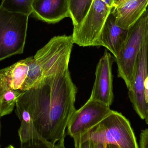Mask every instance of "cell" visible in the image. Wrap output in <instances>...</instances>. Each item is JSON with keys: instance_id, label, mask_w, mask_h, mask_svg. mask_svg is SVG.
<instances>
[{"instance_id": "1", "label": "cell", "mask_w": 148, "mask_h": 148, "mask_svg": "<svg viewBox=\"0 0 148 148\" xmlns=\"http://www.w3.org/2000/svg\"><path fill=\"white\" fill-rule=\"evenodd\" d=\"M77 88L69 69L45 77L25 90L17 100L28 112L36 131L55 145L66 135L69 121L75 111Z\"/></svg>"}, {"instance_id": "2", "label": "cell", "mask_w": 148, "mask_h": 148, "mask_svg": "<svg viewBox=\"0 0 148 148\" xmlns=\"http://www.w3.org/2000/svg\"><path fill=\"white\" fill-rule=\"evenodd\" d=\"M87 133L91 140L105 145L115 144L121 148H139L130 122L117 111L111 110Z\"/></svg>"}, {"instance_id": "3", "label": "cell", "mask_w": 148, "mask_h": 148, "mask_svg": "<svg viewBox=\"0 0 148 148\" xmlns=\"http://www.w3.org/2000/svg\"><path fill=\"white\" fill-rule=\"evenodd\" d=\"M29 16L10 12L0 6V61L23 53Z\"/></svg>"}, {"instance_id": "4", "label": "cell", "mask_w": 148, "mask_h": 148, "mask_svg": "<svg viewBox=\"0 0 148 148\" xmlns=\"http://www.w3.org/2000/svg\"><path fill=\"white\" fill-rule=\"evenodd\" d=\"M73 36H55L33 56V62L43 78L68 69L74 44Z\"/></svg>"}, {"instance_id": "5", "label": "cell", "mask_w": 148, "mask_h": 148, "mask_svg": "<svg viewBox=\"0 0 148 148\" xmlns=\"http://www.w3.org/2000/svg\"><path fill=\"white\" fill-rule=\"evenodd\" d=\"M147 10L132 27L128 29L126 40L118 56L115 58L118 76L130 88L143 39L147 33Z\"/></svg>"}, {"instance_id": "6", "label": "cell", "mask_w": 148, "mask_h": 148, "mask_svg": "<svg viewBox=\"0 0 148 148\" xmlns=\"http://www.w3.org/2000/svg\"><path fill=\"white\" fill-rule=\"evenodd\" d=\"M112 8L104 0H94L82 23L73 28L74 43L80 47L95 46Z\"/></svg>"}, {"instance_id": "7", "label": "cell", "mask_w": 148, "mask_h": 148, "mask_svg": "<svg viewBox=\"0 0 148 148\" xmlns=\"http://www.w3.org/2000/svg\"><path fill=\"white\" fill-rule=\"evenodd\" d=\"M148 76L147 33L139 53L128 96L136 112L142 120L148 116V104L145 95V84Z\"/></svg>"}, {"instance_id": "8", "label": "cell", "mask_w": 148, "mask_h": 148, "mask_svg": "<svg viewBox=\"0 0 148 148\" xmlns=\"http://www.w3.org/2000/svg\"><path fill=\"white\" fill-rule=\"evenodd\" d=\"M111 111L110 107L106 104L89 99L71 116L67 133L73 138L79 136L97 125Z\"/></svg>"}, {"instance_id": "9", "label": "cell", "mask_w": 148, "mask_h": 148, "mask_svg": "<svg viewBox=\"0 0 148 148\" xmlns=\"http://www.w3.org/2000/svg\"><path fill=\"white\" fill-rule=\"evenodd\" d=\"M112 56L107 50L97 66L95 80L89 100L97 101L110 107L114 101Z\"/></svg>"}, {"instance_id": "10", "label": "cell", "mask_w": 148, "mask_h": 148, "mask_svg": "<svg viewBox=\"0 0 148 148\" xmlns=\"http://www.w3.org/2000/svg\"><path fill=\"white\" fill-rule=\"evenodd\" d=\"M148 0H115L111 12L117 26L128 30L144 14Z\"/></svg>"}, {"instance_id": "11", "label": "cell", "mask_w": 148, "mask_h": 148, "mask_svg": "<svg viewBox=\"0 0 148 148\" xmlns=\"http://www.w3.org/2000/svg\"><path fill=\"white\" fill-rule=\"evenodd\" d=\"M32 14L48 23H56L70 17L69 0H35Z\"/></svg>"}, {"instance_id": "12", "label": "cell", "mask_w": 148, "mask_h": 148, "mask_svg": "<svg viewBox=\"0 0 148 148\" xmlns=\"http://www.w3.org/2000/svg\"><path fill=\"white\" fill-rule=\"evenodd\" d=\"M128 30L123 29L116 25L112 12L107 18L95 46L105 47L116 58L126 40Z\"/></svg>"}, {"instance_id": "13", "label": "cell", "mask_w": 148, "mask_h": 148, "mask_svg": "<svg viewBox=\"0 0 148 148\" xmlns=\"http://www.w3.org/2000/svg\"><path fill=\"white\" fill-rule=\"evenodd\" d=\"M30 57L17 62L0 70V77L5 80L12 89L21 90L29 71Z\"/></svg>"}, {"instance_id": "14", "label": "cell", "mask_w": 148, "mask_h": 148, "mask_svg": "<svg viewBox=\"0 0 148 148\" xmlns=\"http://www.w3.org/2000/svg\"><path fill=\"white\" fill-rule=\"evenodd\" d=\"M25 90L10 88L5 80L0 77V117L12 113L16 102Z\"/></svg>"}, {"instance_id": "15", "label": "cell", "mask_w": 148, "mask_h": 148, "mask_svg": "<svg viewBox=\"0 0 148 148\" xmlns=\"http://www.w3.org/2000/svg\"><path fill=\"white\" fill-rule=\"evenodd\" d=\"M94 0H69L70 18L74 27L79 26L90 9Z\"/></svg>"}, {"instance_id": "16", "label": "cell", "mask_w": 148, "mask_h": 148, "mask_svg": "<svg viewBox=\"0 0 148 148\" xmlns=\"http://www.w3.org/2000/svg\"><path fill=\"white\" fill-rule=\"evenodd\" d=\"M35 0H2L1 7L14 13L29 16L33 12L32 6Z\"/></svg>"}, {"instance_id": "17", "label": "cell", "mask_w": 148, "mask_h": 148, "mask_svg": "<svg viewBox=\"0 0 148 148\" xmlns=\"http://www.w3.org/2000/svg\"><path fill=\"white\" fill-rule=\"evenodd\" d=\"M75 148H90V140L87 132L73 138Z\"/></svg>"}, {"instance_id": "18", "label": "cell", "mask_w": 148, "mask_h": 148, "mask_svg": "<svg viewBox=\"0 0 148 148\" xmlns=\"http://www.w3.org/2000/svg\"><path fill=\"white\" fill-rule=\"evenodd\" d=\"M140 148H148V128L142 130L140 135Z\"/></svg>"}, {"instance_id": "19", "label": "cell", "mask_w": 148, "mask_h": 148, "mask_svg": "<svg viewBox=\"0 0 148 148\" xmlns=\"http://www.w3.org/2000/svg\"><path fill=\"white\" fill-rule=\"evenodd\" d=\"M90 141V148H105L106 145L104 143Z\"/></svg>"}, {"instance_id": "20", "label": "cell", "mask_w": 148, "mask_h": 148, "mask_svg": "<svg viewBox=\"0 0 148 148\" xmlns=\"http://www.w3.org/2000/svg\"><path fill=\"white\" fill-rule=\"evenodd\" d=\"M66 136H63L61 139L58 141V143L54 145L53 147L52 148H66L64 144V140Z\"/></svg>"}, {"instance_id": "21", "label": "cell", "mask_w": 148, "mask_h": 148, "mask_svg": "<svg viewBox=\"0 0 148 148\" xmlns=\"http://www.w3.org/2000/svg\"><path fill=\"white\" fill-rule=\"evenodd\" d=\"M147 48L148 53V9H147ZM145 88H146V90H148V76L146 81Z\"/></svg>"}, {"instance_id": "22", "label": "cell", "mask_w": 148, "mask_h": 148, "mask_svg": "<svg viewBox=\"0 0 148 148\" xmlns=\"http://www.w3.org/2000/svg\"><path fill=\"white\" fill-rule=\"evenodd\" d=\"M105 148H121L118 145L112 144H107L105 146Z\"/></svg>"}, {"instance_id": "23", "label": "cell", "mask_w": 148, "mask_h": 148, "mask_svg": "<svg viewBox=\"0 0 148 148\" xmlns=\"http://www.w3.org/2000/svg\"><path fill=\"white\" fill-rule=\"evenodd\" d=\"M145 120V121H146V123H147V124H148V116L147 117V118H146Z\"/></svg>"}, {"instance_id": "24", "label": "cell", "mask_w": 148, "mask_h": 148, "mask_svg": "<svg viewBox=\"0 0 148 148\" xmlns=\"http://www.w3.org/2000/svg\"><path fill=\"white\" fill-rule=\"evenodd\" d=\"M6 148H15L14 147H13V146H12V145H9V146L8 147H7Z\"/></svg>"}, {"instance_id": "25", "label": "cell", "mask_w": 148, "mask_h": 148, "mask_svg": "<svg viewBox=\"0 0 148 148\" xmlns=\"http://www.w3.org/2000/svg\"><path fill=\"white\" fill-rule=\"evenodd\" d=\"M0 120H1V117H0ZM0 129H1V122H0Z\"/></svg>"}, {"instance_id": "26", "label": "cell", "mask_w": 148, "mask_h": 148, "mask_svg": "<svg viewBox=\"0 0 148 148\" xmlns=\"http://www.w3.org/2000/svg\"></svg>"}, {"instance_id": "27", "label": "cell", "mask_w": 148, "mask_h": 148, "mask_svg": "<svg viewBox=\"0 0 148 148\" xmlns=\"http://www.w3.org/2000/svg\"></svg>"}]
</instances>
